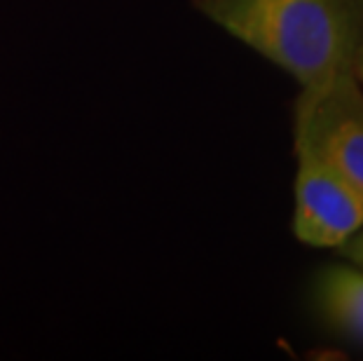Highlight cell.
Here are the masks:
<instances>
[{
  "label": "cell",
  "mask_w": 363,
  "mask_h": 361,
  "mask_svg": "<svg viewBox=\"0 0 363 361\" xmlns=\"http://www.w3.org/2000/svg\"><path fill=\"white\" fill-rule=\"evenodd\" d=\"M312 301L326 326L363 345V270L342 263L321 267L312 284Z\"/></svg>",
  "instance_id": "277c9868"
},
{
  "label": "cell",
  "mask_w": 363,
  "mask_h": 361,
  "mask_svg": "<svg viewBox=\"0 0 363 361\" xmlns=\"http://www.w3.org/2000/svg\"><path fill=\"white\" fill-rule=\"evenodd\" d=\"M352 75L359 80V84L363 87V48H361V52L357 55V59H354V64H352Z\"/></svg>",
  "instance_id": "8992f818"
},
{
  "label": "cell",
  "mask_w": 363,
  "mask_h": 361,
  "mask_svg": "<svg viewBox=\"0 0 363 361\" xmlns=\"http://www.w3.org/2000/svg\"><path fill=\"white\" fill-rule=\"evenodd\" d=\"M195 10L289 73L300 89L352 71L363 0H192Z\"/></svg>",
  "instance_id": "6da1fadb"
},
{
  "label": "cell",
  "mask_w": 363,
  "mask_h": 361,
  "mask_svg": "<svg viewBox=\"0 0 363 361\" xmlns=\"http://www.w3.org/2000/svg\"><path fill=\"white\" fill-rule=\"evenodd\" d=\"M293 132L296 145L316 152L363 190V87L352 71L300 89Z\"/></svg>",
  "instance_id": "7a4b0ae2"
},
{
  "label": "cell",
  "mask_w": 363,
  "mask_h": 361,
  "mask_svg": "<svg viewBox=\"0 0 363 361\" xmlns=\"http://www.w3.org/2000/svg\"><path fill=\"white\" fill-rule=\"evenodd\" d=\"M293 235L314 249H337L363 226V190L316 152L296 145Z\"/></svg>",
  "instance_id": "3957f363"
},
{
  "label": "cell",
  "mask_w": 363,
  "mask_h": 361,
  "mask_svg": "<svg viewBox=\"0 0 363 361\" xmlns=\"http://www.w3.org/2000/svg\"><path fill=\"white\" fill-rule=\"evenodd\" d=\"M337 251L342 253V258L350 260L354 267L363 270V226L345 244H340Z\"/></svg>",
  "instance_id": "5b68a950"
}]
</instances>
